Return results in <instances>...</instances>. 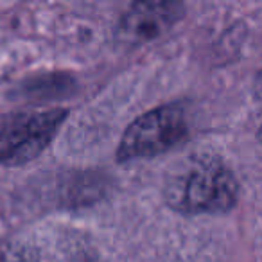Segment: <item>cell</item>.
Returning <instances> with one entry per match:
<instances>
[{
    "label": "cell",
    "instance_id": "6da1fadb",
    "mask_svg": "<svg viewBox=\"0 0 262 262\" xmlns=\"http://www.w3.org/2000/svg\"><path fill=\"white\" fill-rule=\"evenodd\" d=\"M239 183L223 160L190 157L169 174L165 200L183 214H223L235 207Z\"/></svg>",
    "mask_w": 262,
    "mask_h": 262
},
{
    "label": "cell",
    "instance_id": "7a4b0ae2",
    "mask_svg": "<svg viewBox=\"0 0 262 262\" xmlns=\"http://www.w3.org/2000/svg\"><path fill=\"white\" fill-rule=\"evenodd\" d=\"M187 131L185 113L180 106H160L139 117L124 131L117 157L119 160H135L162 155L178 146Z\"/></svg>",
    "mask_w": 262,
    "mask_h": 262
},
{
    "label": "cell",
    "instance_id": "3957f363",
    "mask_svg": "<svg viewBox=\"0 0 262 262\" xmlns=\"http://www.w3.org/2000/svg\"><path fill=\"white\" fill-rule=\"evenodd\" d=\"M67 117L65 110L20 115L0 129V164L22 165L51 144Z\"/></svg>",
    "mask_w": 262,
    "mask_h": 262
},
{
    "label": "cell",
    "instance_id": "277c9868",
    "mask_svg": "<svg viewBox=\"0 0 262 262\" xmlns=\"http://www.w3.org/2000/svg\"><path fill=\"white\" fill-rule=\"evenodd\" d=\"M183 15V6L176 2H137L120 22V34L127 41H147L160 36Z\"/></svg>",
    "mask_w": 262,
    "mask_h": 262
},
{
    "label": "cell",
    "instance_id": "5b68a950",
    "mask_svg": "<svg viewBox=\"0 0 262 262\" xmlns=\"http://www.w3.org/2000/svg\"><path fill=\"white\" fill-rule=\"evenodd\" d=\"M0 262H36L31 248L18 243L0 244Z\"/></svg>",
    "mask_w": 262,
    "mask_h": 262
},
{
    "label": "cell",
    "instance_id": "8992f818",
    "mask_svg": "<svg viewBox=\"0 0 262 262\" xmlns=\"http://www.w3.org/2000/svg\"><path fill=\"white\" fill-rule=\"evenodd\" d=\"M255 92H257L258 97H262V70L258 72L257 81H255Z\"/></svg>",
    "mask_w": 262,
    "mask_h": 262
},
{
    "label": "cell",
    "instance_id": "52a82bcc",
    "mask_svg": "<svg viewBox=\"0 0 262 262\" xmlns=\"http://www.w3.org/2000/svg\"><path fill=\"white\" fill-rule=\"evenodd\" d=\"M257 139H258V142L262 144V124H260V127H258V131H257Z\"/></svg>",
    "mask_w": 262,
    "mask_h": 262
}]
</instances>
